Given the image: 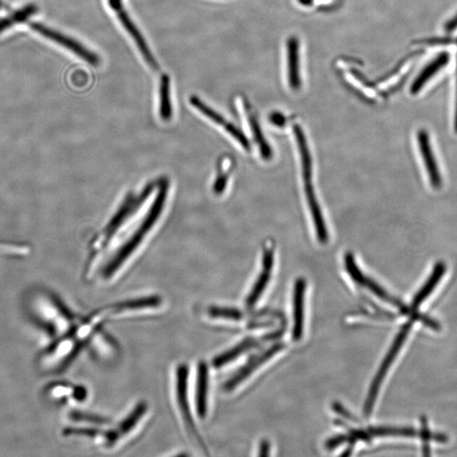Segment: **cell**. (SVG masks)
Instances as JSON below:
<instances>
[{"instance_id": "8992f818", "label": "cell", "mask_w": 457, "mask_h": 457, "mask_svg": "<svg viewBox=\"0 0 457 457\" xmlns=\"http://www.w3.org/2000/svg\"><path fill=\"white\" fill-rule=\"evenodd\" d=\"M285 346V344L281 342L274 344L268 350H266L265 353L250 359L244 367H241L232 378L226 381L224 386L225 390L227 391H233L234 388L239 386L241 382H244V380L248 379L255 370L268 361L269 359L274 357V354L284 349Z\"/></svg>"}, {"instance_id": "7a4b0ae2", "label": "cell", "mask_w": 457, "mask_h": 457, "mask_svg": "<svg viewBox=\"0 0 457 457\" xmlns=\"http://www.w3.org/2000/svg\"><path fill=\"white\" fill-rule=\"evenodd\" d=\"M414 321H416V318L411 316L410 321L403 325L402 330H400L398 335H396L393 344H392L389 351H388L386 357L385 359H384L381 366H380L377 374L375 375L373 382H372L369 394H367V398L363 407L364 415L370 416L372 411H373L380 386H381L387 372L389 371L392 363H393L394 360L396 358V356H398L400 349H402L404 342L406 341L407 335L409 334L412 329V323H414Z\"/></svg>"}, {"instance_id": "e0dca14e", "label": "cell", "mask_w": 457, "mask_h": 457, "mask_svg": "<svg viewBox=\"0 0 457 457\" xmlns=\"http://www.w3.org/2000/svg\"><path fill=\"white\" fill-rule=\"evenodd\" d=\"M294 134L300 152L303 180L313 178V160L311 157L309 145L302 129L298 125H295Z\"/></svg>"}, {"instance_id": "9a60e30c", "label": "cell", "mask_w": 457, "mask_h": 457, "mask_svg": "<svg viewBox=\"0 0 457 457\" xmlns=\"http://www.w3.org/2000/svg\"><path fill=\"white\" fill-rule=\"evenodd\" d=\"M446 270L447 266L443 262H437L426 284H424L421 290L416 294L414 300H412L410 307V313L411 311L418 310L419 307L422 305V303L430 297L432 291L435 289L437 285H438L440 280H442L444 273H446Z\"/></svg>"}, {"instance_id": "8fae6325", "label": "cell", "mask_w": 457, "mask_h": 457, "mask_svg": "<svg viewBox=\"0 0 457 457\" xmlns=\"http://www.w3.org/2000/svg\"><path fill=\"white\" fill-rule=\"evenodd\" d=\"M306 281L299 278L295 283L293 295V318L294 325L293 337L295 341L301 339L303 335V322H304V294Z\"/></svg>"}, {"instance_id": "52a82bcc", "label": "cell", "mask_w": 457, "mask_h": 457, "mask_svg": "<svg viewBox=\"0 0 457 457\" xmlns=\"http://www.w3.org/2000/svg\"><path fill=\"white\" fill-rule=\"evenodd\" d=\"M109 6H111L112 9H114L115 11H116L121 24H122L125 30L128 31V34L132 36V38L134 39V41L136 42L137 47H139L141 54L143 55L146 62H147L149 66L153 69L157 70V69H159V64H157V60L153 57L150 48H148V44L146 43L143 36L141 34L139 28L136 27L131 18L129 17L127 11L124 10L123 6L121 5V1L113 3Z\"/></svg>"}, {"instance_id": "f1b7e54d", "label": "cell", "mask_w": 457, "mask_h": 457, "mask_svg": "<svg viewBox=\"0 0 457 457\" xmlns=\"http://www.w3.org/2000/svg\"><path fill=\"white\" fill-rule=\"evenodd\" d=\"M333 408L335 412H337L338 414L342 415L344 418L350 420V421L358 422V419L350 412L347 411L342 404L335 402L333 404Z\"/></svg>"}, {"instance_id": "836d02e7", "label": "cell", "mask_w": 457, "mask_h": 457, "mask_svg": "<svg viewBox=\"0 0 457 457\" xmlns=\"http://www.w3.org/2000/svg\"><path fill=\"white\" fill-rule=\"evenodd\" d=\"M455 130L457 133V94H456V115H455Z\"/></svg>"}, {"instance_id": "44dd1931", "label": "cell", "mask_w": 457, "mask_h": 457, "mask_svg": "<svg viewBox=\"0 0 457 457\" xmlns=\"http://www.w3.org/2000/svg\"><path fill=\"white\" fill-rule=\"evenodd\" d=\"M160 115L161 119L168 121L172 117L171 100V78L168 75H162L160 86Z\"/></svg>"}, {"instance_id": "4316f807", "label": "cell", "mask_w": 457, "mask_h": 457, "mask_svg": "<svg viewBox=\"0 0 457 457\" xmlns=\"http://www.w3.org/2000/svg\"><path fill=\"white\" fill-rule=\"evenodd\" d=\"M356 440L351 435H339L328 440L325 443V447L328 450H334V449L342 446L344 443L355 442Z\"/></svg>"}, {"instance_id": "1f68e13d", "label": "cell", "mask_w": 457, "mask_h": 457, "mask_svg": "<svg viewBox=\"0 0 457 457\" xmlns=\"http://www.w3.org/2000/svg\"><path fill=\"white\" fill-rule=\"evenodd\" d=\"M457 28V15L454 18L451 19L450 22H448L446 26V30L449 32L454 31Z\"/></svg>"}, {"instance_id": "277c9868", "label": "cell", "mask_w": 457, "mask_h": 457, "mask_svg": "<svg viewBox=\"0 0 457 457\" xmlns=\"http://www.w3.org/2000/svg\"><path fill=\"white\" fill-rule=\"evenodd\" d=\"M32 29L39 32L47 38H50L56 43L60 44L69 50L75 52L76 55L80 56V58L86 60L87 62L90 63L92 66H99L100 59L98 55L94 54L87 48L82 45V44L76 42V40L69 38V36L59 34L58 31H52L46 27L41 25L39 23L28 22Z\"/></svg>"}, {"instance_id": "30bf717a", "label": "cell", "mask_w": 457, "mask_h": 457, "mask_svg": "<svg viewBox=\"0 0 457 457\" xmlns=\"http://www.w3.org/2000/svg\"><path fill=\"white\" fill-rule=\"evenodd\" d=\"M274 265V249L272 246H268L264 253L262 257V270L260 276H258L256 283H255L252 291L246 298V304L251 309L253 307L262 296V293L268 286Z\"/></svg>"}, {"instance_id": "ba28073f", "label": "cell", "mask_w": 457, "mask_h": 457, "mask_svg": "<svg viewBox=\"0 0 457 457\" xmlns=\"http://www.w3.org/2000/svg\"><path fill=\"white\" fill-rule=\"evenodd\" d=\"M190 102H191L192 106L196 108L202 114L207 116L209 120L213 121L214 123L220 125V127L225 128V130L232 135L234 139H236L238 143L241 145V147L249 150L250 149V143L244 132H242L239 128L237 127L236 125L232 123L229 122L226 120L223 116L218 114L216 111H214L213 108L208 106L207 104L203 102L199 98H197L196 96L191 97L190 99Z\"/></svg>"}, {"instance_id": "4fadbf2b", "label": "cell", "mask_w": 457, "mask_h": 457, "mask_svg": "<svg viewBox=\"0 0 457 457\" xmlns=\"http://www.w3.org/2000/svg\"><path fill=\"white\" fill-rule=\"evenodd\" d=\"M287 74L290 88L297 90L300 88V45L297 38L293 36L287 42Z\"/></svg>"}, {"instance_id": "3957f363", "label": "cell", "mask_w": 457, "mask_h": 457, "mask_svg": "<svg viewBox=\"0 0 457 457\" xmlns=\"http://www.w3.org/2000/svg\"><path fill=\"white\" fill-rule=\"evenodd\" d=\"M188 381V367L185 364H181V365L178 366L176 370V385L178 407H179L182 419H184L185 426H187L190 434L197 440L199 446L205 450L204 443L200 438L199 434H198L192 419L191 408L189 406Z\"/></svg>"}, {"instance_id": "5b68a950", "label": "cell", "mask_w": 457, "mask_h": 457, "mask_svg": "<svg viewBox=\"0 0 457 457\" xmlns=\"http://www.w3.org/2000/svg\"><path fill=\"white\" fill-rule=\"evenodd\" d=\"M152 185H147L143 192H141L139 196L130 195L125 198L124 204L121 205L118 211L111 218V222L106 225L104 230V241H108L109 238L114 236L117 230L120 228L121 224L124 223L125 218L130 216L134 213L137 208H139L143 202L147 199L149 194L152 192Z\"/></svg>"}, {"instance_id": "5bb4252c", "label": "cell", "mask_w": 457, "mask_h": 457, "mask_svg": "<svg viewBox=\"0 0 457 457\" xmlns=\"http://www.w3.org/2000/svg\"><path fill=\"white\" fill-rule=\"evenodd\" d=\"M196 383L197 411L199 418L203 419L207 415L209 394V369L205 362L198 364Z\"/></svg>"}, {"instance_id": "d4e9b609", "label": "cell", "mask_w": 457, "mask_h": 457, "mask_svg": "<svg viewBox=\"0 0 457 457\" xmlns=\"http://www.w3.org/2000/svg\"><path fill=\"white\" fill-rule=\"evenodd\" d=\"M209 317L213 318L230 319V321H240L244 317V314L240 310L236 309H230V307H210L208 309Z\"/></svg>"}, {"instance_id": "d6a6232c", "label": "cell", "mask_w": 457, "mask_h": 457, "mask_svg": "<svg viewBox=\"0 0 457 457\" xmlns=\"http://www.w3.org/2000/svg\"><path fill=\"white\" fill-rule=\"evenodd\" d=\"M353 453V448L349 447L346 449V451H344L342 454V456H349Z\"/></svg>"}, {"instance_id": "2e32d148", "label": "cell", "mask_w": 457, "mask_h": 457, "mask_svg": "<svg viewBox=\"0 0 457 457\" xmlns=\"http://www.w3.org/2000/svg\"><path fill=\"white\" fill-rule=\"evenodd\" d=\"M449 60H450V55L447 54V52H442V54L437 56L433 62L428 64L422 72L416 76L414 83H412L411 87L412 94H418L433 76L435 75L440 69L447 66Z\"/></svg>"}, {"instance_id": "83f0119b", "label": "cell", "mask_w": 457, "mask_h": 457, "mask_svg": "<svg viewBox=\"0 0 457 457\" xmlns=\"http://www.w3.org/2000/svg\"><path fill=\"white\" fill-rule=\"evenodd\" d=\"M419 321L423 323L424 325L430 327L431 330L435 331L442 330V325H440L438 322L435 321L430 317L427 316V315L420 314L419 318Z\"/></svg>"}, {"instance_id": "484cf974", "label": "cell", "mask_w": 457, "mask_h": 457, "mask_svg": "<svg viewBox=\"0 0 457 457\" xmlns=\"http://www.w3.org/2000/svg\"><path fill=\"white\" fill-rule=\"evenodd\" d=\"M70 416L73 421L88 423L96 426H105L109 422L108 419L102 416L86 414V412H73Z\"/></svg>"}, {"instance_id": "6da1fadb", "label": "cell", "mask_w": 457, "mask_h": 457, "mask_svg": "<svg viewBox=\"0 0 457 457\" xmlns=\"http://www.w3.org/2000/svg\"><path fill=\"white\" fill-rule=\"evenodd\" d=\"M168 192V185L167 182L161 185L160 192L153 201L150 209L148 210L147 214L141 222L139 227L136 228L134 232L131 234L129 239L120 246V248L117 251L111 260L108 262V264L104 266L103 269V276L104 278H111L113 274L117 272L121 267L125 264L129 257L139 248L144 237L147 236L148 232L153 228L157 220H159L162 210L164 209L165 200H167Z\"/></svg>"}, {"instance_id": "cb8c5ba5", "label": "cell", "mask_w": 457, "mask_h": 457, "mask_svg": "<svg viewBox=\"0 0 457 457\" xmlns=\"http://www.w3.org/2000/svg\"><path fill=\"white\" fill-rule=\"evenodd\" d=\"M38 7L35 5L27 6L22 10L15 12V14L9 16V17L0 20V32L5 31L7 28L13 26L15 23L23 22L27 21L30 15L36 13Z\"/></svg>"}, {"instance_id": "ac0fdd59", "label": "cell", "mask_w": 457, "mask_h": 457, "mask_svg": "<svg viewBox=\"0 0 457 457\" xmlns=\"http://www.w3.org/2000/svg\"><path fill=\"white\" fill-rule=\"evenodd\" d=\"M258 345V341L253 338H248L238 344L233 349L225 351L224 353L218 355V357L213 359V365L216 369L221 367L234 361L239 358L241 354L246 353L250 349Z\"/></svg>"}, {"instance_id": "f546056e", "label": "cell", "mask_w": 457, "mask_h": 457, "mask_svg": "<svg viewBox=\"0 0 457 457\" xmlns=\"http://www.w3.org/2000/svg\"><path fill=\"white\" fill-rule=\"evenodd\" d=\"M269 120L274 125L279 127H285L286 123V117L281 114V113H273L270 115Z\"/></svg>"}, {"instance_id": "603a6c76", "label": "cell", "mask_w": 457, "mask_h": 457, "mask_svg": "<svg viewBox=\"0 0 457 457\" xmlns=\"http://www.w3.org/2000/svg\"><path fill=\"white\" fill-rule=\"evenodd\" d=\"M250 127L252 129L255 141L258 144L261 155L265 160H269L272 157V149H271L268 141H266L264 134H262L260 125L255 117L248 113Z\"/></svg>"}, {"instance_id": "7c38bea8", "label": "cell", "mask_w": 457, "mask_h": 457, "mask_svg": "<svg viewBox=\"0 0 457 457\" xmlns=\"http://www.w3.org/2000/svg\"><path fill=\"white\" fill-rule=\"evenodd\" d=\"M304 182L307 204H309L311 216L313 217L318 239L321 244H326L328 239H329V234H328L326 225L325 220H323L321 207H319L317 197L315 195L312 180H306Z\"/></svg>"}, {"instance_id": "d6986e66", "label": "cell", "mask_w": 457, "mask_h": 457, "mask_svg": "<svg viewBox=\"0 0 457 457\" xmlns=\"http://www.w3.org/2000/svg\"><path fill=\"white\" fill-rule=\"evenodd\" d=\"M161 298L157 296L145 297L132 299L108 307V310L111 313H120L125 311H133L149 309V307H157L160 306Z\"/></svg>"}, {"instance_id": "ffe728a7", "label": "cell", "mask_w": 457, "mask_h": 457, "mask_svg": "<svg viewBox=\"0 0 457 457\" xmlns=\"http://www.w3.org/2000/svg\"><path fill=\"white\" fill-rule=\"evenodd\" d=\"M147 409L148 406L146 402H143L137 404V406L132 411L131 414L123 419V421L119 424L118 428L115 431H113L117 440L121 438V436L127 435L134 428L141 419L143 418Z\"/></svg>"}, {"instance_id": "4dcf8cb0", "label": "cell", "mask_w": 457, "mask_h": 457, "mask_svg": "<svg viewBox=\"0 0 457 457\" xmlns=\"http://www.w3.org/2000/svg\"><path fill=\"white\" fill-rule=\"evenodd\" d=\"M270 444L268 440H262L260 447V456H269Z\"/></svg>"}, {"instance_id": "7402d4cb", "label": "cell", "mask_w": 457, "mask_h": 457, "mask_svg": "<svg viewBox=\"0 0 457 457\" xmlns=\"http://www.w3.org/2000/svg\"><path fill=\"white\" fill-rule=\"evenodd\" d=\"M370 434L375 437L403 436L409 438H414L416 436L421 437V431L419 433L415 428L410 427H374L370 428Z\"/></svg>"}, {"instance_id": "9c48e42d", "label": "cell", "mask_w": 457, "mask_h": 457, "mask_svg": "<svg viewBox=\"0 0 457 457\" xmlns=\"http://www.w3.org/2000/svg\"><path fill=\"white\" fill-rule=\"evenodd\" d=\"M418 143L431 185L433 188L440 189L442 185V177L440 175L435 153L432 150L430 136L426 130H420L418 132Z\"/></svg>"}]
</instances>
